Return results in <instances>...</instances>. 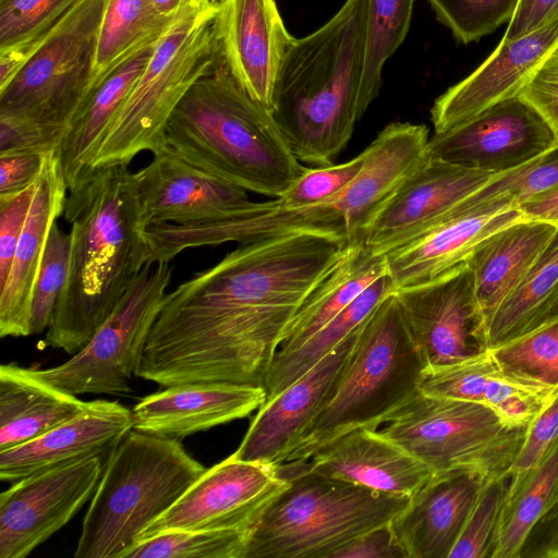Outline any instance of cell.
Listing matches in <instances>:
<instances>
[{
    "instance_id": "27",
    "label": "cell",
    "mask_w": 558,
    "mask_h": 558,
    "mask_svg": "<svg viewBox=\"0 0 558 558\" xmlns=\"http://www.w3.org/2000/svg\"><path fill=\"white\" fill-rule=\"evenodd\" d=\"M484 485L466 472L433 474L390 522L408 558H449Z\"/></svg>"
},
{
    "instance_id": "54",
    "label": "cell",
    "mask_w": 558,
    "mask_h": 558,
    "mask_svg": "<svg viewBox=\"0 0 558 558\" xmlns=\"http://www.w3.org/2000/svg\"><path fill=\"white\" fill-rule=\"evenodd\" d=\"M524 219L558 226V189L531 198L518 206Z\"/></svg>"
},
{
    "instance_id": "19",
    "label": "cell",
    "mask_w": 558,
    "mask_h": 558,
    "mask_svg": "<svg viewBox=\"0 0 558 558\" xmlns=\"http://www.w3.org/2000/svg\"><path fill=\"white\" fill-rule=\"evenodd\" d=\"M218 58L235 83L271 109L274 87L294 37L276 0H223L216 14Z\"/></svg>"
},
{
    "instance_id": "29",
    "label": "cell",
    "mask_w": 558,
    "mask_h": 558,
    "mask_svg": "<svg viewBox=\"0 0 558 558\" xmlns=\"http://www.w3.org/2000/svg\"><path fill=\"white\" fill-rule=\"evenodd\" d=\"M557 231L554 223L523 219L492 234L469 257L486 335L496 311L523 281Z\"/></svg>"
},
{
    "instance_id": "36",
    "label": "cell",
    "mask_w": 558,
    "mask_h": 558,
    "mask_svg": "<svg viewBox=\"0 0 558 558\" xmlns=\"http://www.w3.org/2000/svg\"><path fill=\"white\" fill-rule=\"evenodd\" d=\"M173 21L159 16L149 0H106L90 90L129 54L157 41Z\"/></svg>"
},
{
    "instance_id": "55",
    "label": "cell",
    "mask_w": 558,
    "mask_h": 558,
    "mask_svg": "<svg viewBox=\"0 0 558 558\" xmlns=\"http://www.w3.org/2000/svg\"><path fill=\"white\" fill-rule=\"evenodd\" d=\"M156 13L165 20L173 21L183 12L207 5H214L210 0H149ZM217 7V5H216Z\"/></svg>"
},
{
    "instance_id": "12",
    "label": "cell",
    "mask_w": 558,
    "mask_h": 558,
    "mask_svg": "<svg viewBox=\"0 0 558 558\" xmlns=\"http://www.w3.org/2000/svg\"><path fill=\"white\" fill-rule=\"evenodd\" d=\"M288 484L279 465L242 460L233 452L206 469L166 512L146 526L136 543L173 530H232L250 535Z\"/></svg>"
},
{
    "instance_id": "7",
    "label": "cell",
    "mask_w": 558,
    "mask_h": 558,
    "mask_svg": "<svg viewBox=\"0 0 558 558\" xmlns=\"http://www.w3.org/2000/svg\"><path fill=\"white\" fill-rule=\"evenodd\" d=\"M279 469L289 484L252 530L244 558H330L363 533L391 522L410 501L300 466Z\"/></svg>"
},
{
    "instance_id": "43",
    "label": "cell",
    "mask_w": 558,
    "mask_h": 558,
    "mask_svg": "<svg viewBox=\"0 0 558 558\" xmlns=\"http://www.w3.org/2000/svg\"><path fill=\"white\" fill-rule=\"evenodd\" d=\"M81 0H0V50L49 32Z\"/></svg>"
},
{
    "instance_id": "30",
    "label": "cell",
    "mask_w": 558,
    "mask_h": 558,
    "mask_svg": "<svg viewBox=\"0 0 558 558\" xmlns=\"http://www.w3.org/2000/svg\"><path fill=\"white\" fill-rule=\"evenodd\" d=\"M158 41V40H157ZM129 54L87 95L57 149L68 190L88 172L114 114L148 64L156 43Z\"/></svg>"
},
{
    "instance_id": "22",
    "label": "cell",
    "mask_w": 558,
    "mask_h": 558,
    "mask_svg": "<svg viewBox=\"0 0 558 558\" xmlns=\"http://www.w3.org/2000/svg\"><path fill=\"white\" fill-rule=\"evenodd\" d=\"M265 400V389L256 385L227 381L172 385L144 397L133 407V429L181 440L246 417Z\"/></svg>"
},
{
    "instance_id": "6",
    "label": "cell",
    "mask_w": 558,
    "mask_h": 558,
    "mask_svg": "<svg viewBox=\"0 0 558 558\" xmlns=\"http://www.w3.org/2000/svg\"><path fill=\"white\" fill-rule=\"evenodd\" d=\"M205 470L181 440L132 429L106 459L74 558H123Z\"/></svg>"
},
{
    "instance_id": "13",
    "label": "cell",
    "mask_w": 558,
    "mask_h": 558,
    "mask_svg": "<svg viewBox=\"0 0 558 558\" xmlns=\"http://www.w3.org/2000/svg\"><path fill=\"white\" fill-rule=\"evenodd\" d=\"M96 456L37 472L0 495V558H24L93 497L104 471Z\"/></svg>"
},
{
    "instance_id": "45",
    "label": "cell",
    "mask_w": 558,
    "mask_h": 558,
    "mask_svg": "<svg viewBox=\"0 0 558 558\" xmlns=\"http://www.w3.org/2000/svg\"><path fill=\"white\" fill-rule=\"evenodd\" d=\"M509 480L490 482L482 487L449 558H488Z\"/></svg>"
},
{
    "instance_id": "5",
    "label": "cell",
    "mask_w": 558,
    "mask_h": 558,
    "mask_svg": "<svg viewBox=\"0 0 558 558\" xmlns=\"http://www.w3.org/2000/svg\"><path fill=\"white\" fill-rule=\"evenodd\" d=\"M426 366L392 293L362 324L322 408L282 464L305 463L353 429L376 430L418 389Z\"/></svg>"
},
{
    "instance_id": "44",
    "label": "cell",
    "mask_w": 558,
    "mask_h": 558,
    "mask_svg": "<svg viewBox=\"0 0 558 558\" xmlns=\"http://www.w3.org/2000/svg\"><path fill=\"white\" fill-rule=\"evenodd\" d=\"M363 163L362 151L342 163L306 168L278 201L287 209L307 208L329 202L350 184Z\"/></svg>"
},
{
    "instance_id": "53",
    "label": "cell",
    "mask_w": 558,
    "mask_h": 558,
    "mask_svg": "<svg viewBox=\"0 0 558 558\" xmlns=\"http://www.w3.org/2000/svg\"><path fill=\"white\" fill-rule=\"evenodd\" d=\"M558 19V0H520L502 37L512 40Z\"/></svg>"
},
{
    "instance_id": "32",
    "label": "cell",
    "mask_w": 558,
    "mask_h": 558,
    "mask_svg": "<svg viewBox=\"0 0 558 558\" xmlns=\"http://www.w3.org/2000/svg\"><path fill=\"white\" fill-rule=\"evenodd\" d=\"M387 271L385 255L373 253L364 243L351 245L303 301L277 351L300 347Z\"/></svg>"
},
{
    "instance_id": "25",
    "label": "cell",
    "mask_w": 558,
    "mask_h": 558,
    "mask_svg": "<svg viewBox=\"0 0 558 558\" xmlns=\"http://www.w3.org/2000/svg\"><path fill=\"white\" fill-rule=\"evenodd\" d=\"M68 185L56 151L36 182L32 206L5 283L0 288V336L32 335L33 292L50 230L63 215Z\"/></svg>"
},
{
    "instance_id": "56",
    "label": "cell",
    "mask_w": 558,
    "mask_h": 558,
    "mask_svg": "<svg viewBox=\"0 0 558 558\" xmlns=\"http://www.w3.org/2000/svg\"><path fill=\"white\" fill-rule=\"evenodd\" d=\"M223 0H210L214 5H219Z\"/></svg>"
},
{
    "instance_id": "14",
    "label": "cell",
    "mask_w": 558,
    "mask_h": 558,
    "mask_svg": "<svg viewBox=\"0 0 558 558\" xmlns=\"http://www.w3.org/2000/svg\"><path fill=\"white\" fill-rule=\"evenodd\" d=\"M395 294L427 366L456 363L488 350L466 263Z\"/></svg>"
},
{
    "instance_id": "2",
    "label": "cell",
    "mask_w": 558,
    "mask_h": 558,
    "mask_svg": "<svg viewBox=\"0 0 558 558\" xmlns=\"http://www.w3.org/2000/svg\"><path fill=\"white\" fill-rule=\"evenodd\" d=\"M128 167L94 168L69 191L63 211L71 227L68 277L45 348L78 352L147 265V227Z\"/></svg>"
},
{
    "instance_id": "41",
    "label": "cell",
    "mask_w": 558,
    "mask_h": 558,
    "mask_svg": "<svg viewBox=\"0 0 558 558\" xmlns=\"http://www.w3.org/2000/svg\"><path fill=\"white\" fill-rule=\"evenodd\" d=\"M462 44L477 41L513 17L520 0H427Z\"/></svg>"
},
{
    "instance_id": "42",
    "label": "cell",
    "mask_w": 558,
    "mask_h": 558,
    "mask_svg": "<svg viewBox=\"0 0 558 558\" xmlns=\"http://www.w3.org/2000/svg\"><path fill=\"white\" fill-rule=\"evenodd\" d=\"M70 258V233L52 226L32 301V335L46 331L51 323L60 294L65 286Z\"/></svg>"
},
{
    "instance_id": "48",
    "label": "cell",
    "mask_w": 558,
    "mask_h": 558,
    "mask_svg": "<svg viewBox=\"0 0 558 558\" xmlns=\"http://www.w3.org/2000/svg\"><path fill=\"white\" fill-rule=\"evenodd\" d=\"M558 137V47L545 59L518 96Z\"/></svg>"
},
{
    "instance_id": "40",
    "label": "cell",
    "mask_w": 558,
    "mask_h": 558,
    "mask_svg": "<svg viewBox=\"0 0 558 558\" xmlns=\"http://www.w3.org/2000/svg\"><path fill=\"white\" fill-rule=\"evenodd\" d=\"M488 350L505 371L521 378L558 387V317Z\"/></svg>"
},
{
    "instance_id": "18",
    "label": "cell",
    "mask_w": 558,
    "mask_h": 558,
    "mask_svg": "<svg viewBox=\"0 0 558 558\" xmlns=\"http://www.w3.org/2000/svg\"><path fill=\"white\" fill-rule=\"evenodd\" d=\"M557 47L558 19L515 39H501L480 66L436 98L430 109L434 133L450 131L518 97Z\"/></svg>"
},
{
    "instance_id": "51",
    "label": "cell",
    "mask_w": 558,
    "mask_h": 558,
    "mask_svg": "<svg viewBox=\"0 0 558 558\" xmlns=\"http://www.w3.org/2000/svg\"><path fill=\"white\" fill-rule=\"evenodd\" d=\"M49 154L21 151L0 155V195L14 194L33 185Z\"/></svg>"
},
{
    "instance_id": "28",
    "label": "cell",
    "mask_w": 558,
    "mask_h": 558,
    "mask_svg": "<svg viewBox=\"0 0 558 558\" xmlns=\"http://www.w3.org/2000/svg\"><path fill=\"white\" fill-rule=\"evenodd\" d=\"M523 219L517 206L454 217L384 254L388 274L397 290L433 281L465 264L492 234Z\"/></svg>"
},
{
    "instance_id": "3",
    "label": "cell",
    "mask_w": 558,
    "mask_h": 558,
    "mask_svg": "<svg viewBox=\"0 0 558 558\" xmlns=\"http://www.w3.org/2000/svg\"><path fill=\"white\" fill-rule=\"evenodd\" d=\"M366 31L367 0H345L318 29L294 38L283 57L270 112L301 162L332 165L366 112Z\"/></svg>"
},
{
    "instance_id": "17",
    "label": "cell",
    "mask_w": 558,
    "mask_h": 558,
    "mask_svg": "<svg viewBox=\"0 0 558 558\" xmlns=\"http://www.w3.org/2000/svg\"><path fill=\"white\" fill-rule=\"evenodd\" d=\"M142 218L154 225L213 222L258 208L244 189L202 171L169 151L134 172Z\"/></svg>"
},
{
    "instance_id": "26",
    "label": "cell",
    "mask_w": 558,
    "mask_h": 558,
    "mask_svg": "<svg viewBox=\"0 0 558 558\" xmlns=\"http://www.w3.org/2000/svg\"><path fill=\"white\" fill-rule=\"evenodd\" d=\"M290 466L409 497L433 475L400 445L369 428L353 429L320 448L307 462Z\"/></svg>"
},
{
    "instance_id": "1",
    "label": "cell",
    "mask_w": 558,
    "mask_h": 558,
    "mask_svg": "<svg viewBox=\"0 0 558 558\" xmlns=\"http://www.w3.org/2000/svg\"><path fill=\"white\" fill-rule=\"evenodd\" d=\"M351 245L313 230L239 244L166 294L135 376L262 386L291 319Z\"/></svg>"
},
{
    "instance_id": "37",
    "label": "cell",
    "mask_w": 558,
    "mask_h": 558,
    "mask_svg": "<svg viewBox=\"0 0 558 558\" xmlns=\"http://www.w3.org/2000/svg\"><path fill=\"white\" fill-rule=\"evenodd\" d=\"M558 189V143L529 162L494 174L469 195L448 220L522 203ZM447 220V221H448Z\"/></svg>"
},
{
    "instance_id": "35",
    "label": "cell",
    "mask_w": 558,
    "mask_h": 558,
    "mask_svg": "<svg viewBox=\"0 0 558 558\" xmlns=\"http://www.w3.org/2000/svg\"><path fill=\"white\" fill-rule=\"evenodd\" d=\"M558 492V438L514 487L508 488L490 542L488 558H519L533 526Z\"/></svg>"
},
{
    "instance_id": "9",
    "label": "cell",
    "mask_w": 558,
    "mask_h": 558,
    "mask_svg": "<svg viewBox=\"0 0 558 558\" xmlns=\"http://www.w3.org/2000/svg\"><path fill=\"white\" fill-rule=\"evenodd\" d=\"M379 432L433 474L461 471L484 484L510 478L530 426L505 422L490 408L417 389Z\"/></svg>"
},
{
    "instance_id": "47",
    "label": "cell",
    "mask_w": 558,
    "mask_h": 558,
    "mask_svg": "<svg viewBox=\"0 0 558 558\" xmlns=\"http://www.w3.org/2000/svg\"><path fill=\"white\" fill-rule=\"evenodd\" d=\"M558 438V395L530 425L523 448L511 471L508 488L517 486L537 465Z\"/></svg>"
},
{
    "instance_id": "38",
    "label": "cell",
    "mask_w": 558,
    "mask_h": 558,
    "mask_svg": "<svg viewBox=\"0 0 558 558\" xmlns=\"http://www.w3.org/2000/svg\"><path fill=\"white\" fill-rule=\"evenodd\" d=\"M414 0H367L366 52L361 87L365 110L378 96L385 62L404 41Z\"/></svg>"
},
{
    "instance_id": "34",
    "label": "cell",
    "mask_w": 558,
    "mask_h": 558,
    "mask_svg": "<svg viewBox=\"0 0 558 558\" xmlns=\"http://www.w3.org/2000/svg\"><path fill=\"white\" fill-rule=\"evenodd\" d=\"M558 317V231L487 329V349L519 338Z\"/></svg>"
},
{
    "instance_id": "16",
    "label": "cell",
    "mask_w": 558,
    "mask_h": 558,
    "mask_svg": "<svg viewBox=\"0 0 558 558\" xmlns=\"http://www.w3.org/2000/svg\"><path fill=\"white\" fill-rule=\"evenodd\" d=\"M494 174L428 155L374 216L362 242L384 255L415 240L447 221L456 207Z\"/></svg>"
},
{
    "instance_id": "23",
    "label": "cell",
    "mask_w": 558,
    "mask_h": 558,
    "mask_svg": "<svg viewBox=\"0 0 558 558\" xmlns=\"http://www.w3.org/2000/svg\"><path fill=\"white\" fill-rule=\"evenodd\" d=\"M132 429L129 408L104 399L88 401L81 413L40 437L0 451V480L14 483L83 459L107 458Z\"/></svg>"
},
{
    "instance_id": "50",
    "label": "cell",
    "mask_w": 558,
    "mask_h": 558,
    "mask_svg": "<svg viewBox=\"0 0 558 558\" xmlns=\"http://www.w3.org/2000/svg\"><path fill=\"white\" fill-rule=\"evenodd\" d=\"M330 558H408V555L389 522L357 536Z\"/></svg>"
},
{
    "instance_id": "10",
    "label": "cell",
    "mask_w": 558,
    "mask_h": 558,
    "mask_svg": "<svg viewBox=\"0 0 558 558\" xmlns=\"http://www.w3.org/2000/svg\"><path fill=\"white\" fill-rule=\"evenodd\" d=\"M106 0H81L0 88V116L29 121L61 137L90 92Z\"/></svg>"
},
{
    "instance_id": "31",
    "label": "cell",
    "mask_w": 558,
    "mask_h": 558,
    "mask_svg": "<svg viewBox=\"0 0 558 558\" xmlns=\"http://www.w3.org/2000/svg\"><path fill=\"white\" fill-rule=\"evenodd\" d=\"M86 405L40 378L34 368L0 366V451L31 441L71 420Z\"/></svg>"
},
{
    "instance_id": "11",
    "label": "cell",
    "mask_w": 558,
    "mask_h": 558,
    "mask_svg": "<svg viewBox=\"0 0 558 558\" xmlns=\"http://www.w3.org/2000/svg\"><path fill=\"white\" fill-rule=\"evenodd\" d=\"M173 268L147 264L111 315L88 342L64 363L35 373L73 395H123L141 364L162 307Z\"/></svg>"
},
{
    "instance_id": "15",
    "label": "cell",
    "mask_w": 558,
    "mask_h": 558,
    "mask_svg": "<svg viewBox=\"0 0 558 558\" xmlns=\"http://www.w3.org/2000/svg\"><path fill=\"white\" fill-rule=\"evenodd\" d=\"M558 137L521 98L501 101L445 133H434L428 155L454 165L500 173L543 154Z\"/></svg>"
},
{
    "instance_id": "46",
    "label": "cell",
    "mask_w": 558,
    "mask_h": 558,
    "mask_svg": "<svg viewBox=\"0 0 558 558\" xmlns=\"http://www.w3.org/2000/svg\"><path fill=\"white\" fill-rule=\"evenodd\" d=\"M36 182L21 192L0 195V288L8 279L32 206Z\"/></svg>"
},
{
    "instance_id": "20",
    "label": "cell",
    "mask_w": 558,
    "mask_h": 558,
    "mask_svg": "<svg viewBox=\"0 0 558 558\" xmlns=\"http://www.w3.org/2000/svg\"><path fill=\"white\" fill-rule=\"evenodd\" d=\"M429 138L424 124L393 122L363 150L364 163L357 175L329 201L352 244L363 243L374 216L427 158Z\"/></svg>"
},
{
    "instance_id": "33",
    "label": "cell",
    "mask_w": 558,
    "mask_h": 558,
    "mask_svg": "<svg viewBox=\"0 0 558 558\" xmlns=\"http://www.w3.org/2000/svg\"><path fill=\"white\" fill-rule=\"evenodd\" d=\"M396 291V286L387 271L300 347L291 351H277L262 385L266 392L265 402L276 397L330 353Z\"/></svg>"
},
{
    "instance_id": "39",
    "label": "cell",
    "mask_w": 558,
    "mask_h": 558,
    "mask_svg": "<svg viewBox=\"0 0 558 558\" xmlns=\"http://www.w3.org/2000/svg\"><path fill=\"white\" fill-rule=\"evenodd\" d=\"M248 534L232 530H173L136 543L123 558H244Z\"/></svg>"
},
{
    "instance_id": "52",
    "label": "cell",
    "mask_w": 558,
    "mask_h": 558,
    "mask_svg": "<svg viewBox=\"0 0 558 558\" xmlns=\"http://www.w3.org/2000/svg\"><path fill=\"white\" fill-rule=\"evenodd\" d=\"M519 558H558V492L527 535Z\"/></svg>"
},
{
    "instance_id": "8",
    "label": "cell",
    "mask_w": 558,
    "mask_h": 558,
    "mask_svg": "<svg viewBox=\"0 0 558 558\" xmlns=\"http://www.w3.org/2000/svg\"><path fill=\"white\" fill-rule=\"evenodd\" d=\"M217 10L216 5L190 9L167 27L107 129L92 170L129 166L142 151L162 150L163 131L174 108L217 62Z\"/></svg>"
},
{
    "instance_id": "4",
    "label": "cell",
    "mask_w": 558,
    "mask_h": 558,
    "mask_svg": "<svg viewBox=\"0 0 558 558\" xmlns=\"http://www.w3.org/2000/svg\"><path fill=\"white\" fill-rule=\"evenodd\" d=\"M162 150L247 192L275 198L306 169L270 110L235 83L219 58L174 108Z\"/></svg>"
},
{
    "instance_id": "21",
    "label": "cell",
    "mask_w": 558,
    "mask_h": 558,
    "mask_svg": "<svg viewBox=\"0 0 558 558\" xmlns=\"http://www.w3.org/2000/svg\"><path fill=\"white\" fill-rule=\"evenodd\" d=\"M361 326L304 375L263 403L234 451L239 459L282 464L322 408Z\"/></svg>"
},
{
    "instance_id": "24",
    "label": "cell",
    "mask_w": 558,
    "mask_h": 558,
    "mask_svg": "<svg viewBox=\"0 0 558 558\" xmlns=\"http://www.w3.org/2000/svg\"><path fill=\"white\" fill-rule=\"evenodd\" d=\"M418 389L432 396L486 405L517 426H530L558 395V387L505 371L489 350L456 363L426 366Z\"/></svg>"
},
{
    "instance_id": "49",
    "label": "cell",
    "mask_w": 558,
    "mask_h": 558,
    "mask_svg": "<svg viewBox=\"0 0 558 558\" xmlns=\"http://www.w3.org/2000/svg\"><path fill=\"white\" fill-rule=\"evenodd\" d=\"M62 137L29 121L0 116V155L57 151Z\"/></svg>"
}]
</instances>
